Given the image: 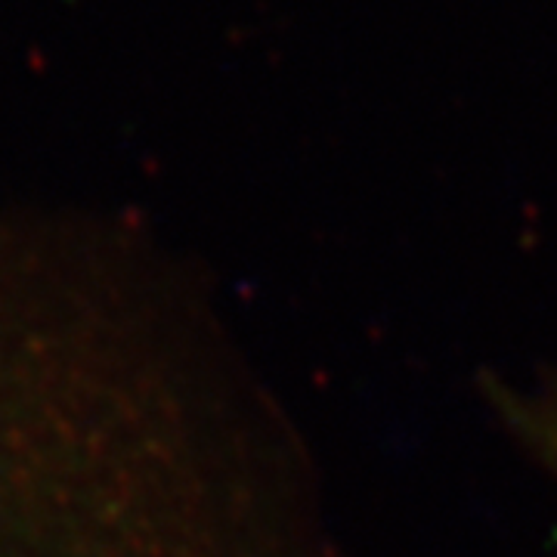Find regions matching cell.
<instances>
[{"mask_svg": "<svg viewBox=\"0 0 557 557\" xmlns=\"http://www.w3.org/2000/svg\"><path fill=\"white\" fill-rule=\"evenodd\" d=\"M496 412L557 478V384H486Z\"/></svg>", "mask_w": 557, "mask_h": 557, "instance_id": "obj_1", "label": "cell"}]
</instances>
